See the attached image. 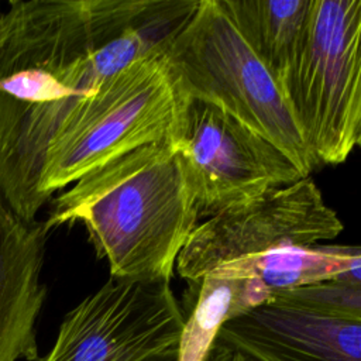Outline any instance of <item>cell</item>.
<instances>
[{"label":"cell","instance_id":"cell-1","mask_svg":"<svg viewBox=\"0 0 361 361\" xmlns=\"http://www.w3.org/2000/svg\"><path fill=\"white\" fill-rule=\"evenodd\" d=\"M107 0H13L0 10V188L34 221L48 145L100 83L126 68Z\"/></svg>","mask_w":361,"mask_h":361},{"label":"cell","instance_id":"cell-2","mask_svg":"<svg viewBox=\"0 0 361 361\" xmlns=\"http://www.w3.org/2000/svg\"><path fill=\"white\" fill-rule=\"evenodd\" d=\"M199 212L176 151L147 144L93 168L52 199L51 231L82 223L113 278L171 281Z\"/></svg>","mask_w":361,"mask_h":361},{"label":"cell","instance_id":"cell-3","mask_svg":"<svg viewBox=\"0 0 361 361\" xmlns=\"http://www.w3.org/2000/svg\"><path fill=\"white\" fill-rule=\"evenodd\" d=\"M166 47L135 59L106 79L65 120L45 152L42 206L93 168L147 144H173L188 94Z\"/></svg>","mask_w":361,"mask_h":361},{"label":"cell","instance_id":"cell-4","mask_svg":"<svg viewBox=\"0 0 361 361\" xmlns=\"http://www.w3.org/2000/svg\"><path fill=\"white\" fill-rule=\"evenodd\" d=\"M166 55L189 97L220 107L271 141L305 178L319 168L278 79L250 48L221 0H197Z\"/></svg>","mask_w":361,"mask_h":361},{"label":"cell","instance_id":"cell-5","mask_svg":"<svg viewBox=\"0 0 361 361\" xmlns=\"http://www.w3.org/2000/svg\"><path fill=\"white\" fill-rule=\"evenodd\" d=\"M278 82L317 165L344 162L361 141V0H312Z\"/></svg>","mask_w":361,"mask_h":361},{"label":"cell","instance_id":"cell-6","mask_svg":"<svg viewBox=\"0 0 361 361\" xmlns=\"http://www.w3.org/2000/svg\"><path fill=\"white\" fill-rule=\"evenodd\" d=\"M171 281L110 276L63 317L52 348L35 361H168L185 313Z\"/></svg>","mask_w":361,"mask_h":361},{"label":"cell","instance_id":"cell-7","mask_svg":"<svg viewBox=\"0 0 361 361\" xmlns=\"http://www.w3.org/2000/svg\"><path fill=\"white\" fill-rule=\"evenodd\" d=\"M172 148L180 159L199 217H210L305 178L271 141L196 97L188 96Z\"/></svg>","mask_w":361,"mask_h":361},{"label":"cell","instance_id":"cell-8","mask_svg":"<svg viewBox=\"0 0 361 361\" xmlns=\"http://www.w3.org/2000/svg\"><path fill=\"white\" fill-rule=\"evenodd\" d=\"M343 228L307 176L207 217L192 231L175 268L193 286L223 262L283 245L320 244Z\"/></svg>","mask_w":361,"mask_h":361},{"label":"cell","instance_id":"cell-9","mask_svg":"<svg viewBox=\"0 0 361 361\" xmlns=\"http://www.w3.org/2000/svg\"><path fill=\"white\" fill-rule=\"evenodd\" d=\"M216 340L254 361H361V320L274 295L226 322Z\"/></svg>","mask_w":361,"mask_h":361},{"label":"cell","instance_id":"cell-10","mask_svg":"<svg viewBox=\"0 0 361 361\" xmlns=\"http://www.w3.org/2000/svg\"><path fill=\"white\" fill-rule=\"evenodd\" d=\"M49 230L27 221L0 188V361H35L37 320L47 298L41 281Z\"/></svg>","mask_w":361,"mask_h":361},{"label":"cell","instance_id":"cell-11","mask_svg":"<svg viewBox=\"0 0 361 361\" xmlns=\"http://www.w3.org/2000/svg\"><path fill=\"white\" fill-rule=\"evenodd\" d=\"M209 274L255 278L271 293L324 281L361 285V252L355 245H283L223 262Z\"/></svg>","mask_w":361,"mask_h":361},{"label":"cell","instance_id":"cell-12","mask_svg":"<svg viewBox=\"0 0 361 361\" xmlns=\"http://www.w3.org/2000/svg\"><path fill=\"white\" fill-rule=\"evenodd\" d=\"M312 0H221L250 48L279 80L305 37Z\"/></svg>","mask_w":361,"mask_h":361},{"label":"cell","instance_id":"cell-13","mask_svg":"<svg viewBox=\"0 0 361 361\" xmlns=\"http://www.w3.org/2000/svg\"><path fill=\"white\" fill-rule=\"evenodd\" d=\"M192 288L195 298L185 314L176 361H203L226 322L271 298V290L255 278L207 274Z\"/></svg>","mask_w":361,"mask_h":361},{"label":"cell","instance_id":"cell-14","mask_svg":"<svg viewBox=\"0 0 361 361\" xmlns=\"http://www.w3.org/2000/svg\"><path fill=\"white\" fill-rule=\"evenodd\" d=\"M271 295L320 312L361 320V285L343 281H324L276 290Z\"/></svg>","mask_w":361,"mask_h":361},{"label":"cell","instance_id":"cell-15","mask_svg":"<svg viewBox=\"0 0 361 361\" xmlns=\"http://www.w3.org/2000/svg\"><path fill=\"white\" fill-rule=\"evenodd\" d=\"M203 361H254L248 355L243 354L237 348L220 341L214 340L213 345L207 351Z\"/></svg>","mask_w":361,"mask_h":361},{"label":"cell","instance_id":"cell-16","mask_svg":"<svg viewBox=\"0 0 361 361\" xmlns=\"http://www.w3.org/2000/svg\"><path fill=\"white\" fill-rule=\"evenodd\" d=\"M176 358H178V355H176V357H172V358H169L168 361H176Z\"/></svg>","mask_w":361,"mask_h":361}]
</instances>
